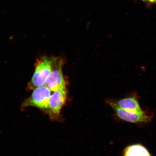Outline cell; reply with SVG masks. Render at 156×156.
<instances>
[{
  "mask_svg": "<svg viewBox=\"0 0 156 156\" xmlns=\"http://www.w3.org/2000/svg\"><path fill=\"white\" fill-rule=\"evenodd\" d=\"M56 58L44 56L37 60L35 72L32 80L28 84L29 90H34L44 85L52 71Z\"/></svg>",
  "mask_w": 156,
  "mask_h": 156,
  "instance_id": "1",
  "label": "cell"
},
{
  "mask_svg": "<svg viewBox=\"0 0 156 156\" xmlns=\"http://www.w3.org/2000/svg\"><path fill=\"white\" fill-rule=\"evenodd\" d=\"M51 96V90L45 86H42L34 90L31 96L23 103L24 107L33 106L48 110Z\"/></svg>",
  "mask_w": 156,
  "mask_h": 156,
  "instance_id": "2",
  "label": "cell"
},
{
  "mask_svg": "<svg viewBox=\"0 0 156 156\" xmlns=\"http://www.w3.org/2000/svg\"><path fill=\"white\" fill-rule=\"evenodd\" d=\"M62 61L56 58L51 73L46 80L44 85L51 91H55L66 87L63 71Z\"/></svg>",
  "mask_w": 156,
  "mask_h": 156,
  "instance_id": "3",
  "label": "cell"
},
{
  "mask_svg": "<svg viewBox=\"0 0 156 156\" xmlns=\"http://www.w3.org/2000/svg\"><path fill=\"white\" fill-rule=\"evenodd\" d=\"M67 97L66 87L55 91L51 95L48 110L52 118L55 119L59 116L60 111L66 102Z\"/></svg>",
  "mask_w": 156,
  "mask_h": 156,
  "instance_id": "4",
  "label": "cell"
},
{
  "mask_svg": "<svg viewBox=\"0 0 156 156\" xmlns=\"http://www.w3.org/2000/svg\"><path fill=\"white\" fill-rule=\"evenodd\" d=\"M109 104L120 119L126 121L132 122H147L151 120L150 117L144 112L134 113L127 112L121 108L117 103L110 102Z\"/></svg>",
  "mask_w": 156,
  "mask_h": 156,
  "instance_id": "5",
  "label": "cell"
},
{
  "mask_svg": "<svg viewBox=\"0 0 156 156\" xmlns=\"http://www.w3.org/2000/svg\"><path fill=\"white\" fill-rule=\"evenodd\" d=\"M117 104L119 106L128 112L134 113H142L139 103L134 97L127 98L119 101Z\"/></svg>",
  "mask_w": 156,
  "mask_h": 156,
  "instance_id": "6",
  "label": "cell"
},
{
  "mask_svg": "<svg viewBox=\"0 0 156 156\" xmlns=\"http://www.w3.org/2000/svg\"><path fill=\"white\" fill-rule=\"evenodd\" d=\"M124 156H151L147 150L140 144L129 146L125 150Z\"/></svg>",
  "mask_w": 156,
  "mask_h": 156,
  "instance_id": "7",
  "label": "cell"
},
{
  "mask_svg": "<svg viewBox=\"0 0 156 156\" xmlns=\"http://www.w3.org/2000/svg\"><path fill=\"white\" fill-rule=\"evenodd\" d=\"M149 3L151 4L156 3V0H149Z\"/></svg>",
  "mask_w": 156,
  "mask_h": 156,
  "instance_id": "8",
  "label": "cell"
},
{
  "mask_svg": "<svg viewBox=\"0 0 156 156\" xmlns=\"http://www.w3.org/2000/svg\"><path fill=\"white\" fill-rule=\"evenodd\" d=\"M140 1L143 2H144L149 3V0H140Z\"/></svg>",
  "mask_w": 156,
  "mask_h": 156,
  "instance_id": "9",
  "label": "cell"
}]
</instances>
